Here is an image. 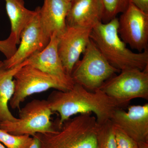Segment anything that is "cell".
<instances>
[{
  "instance_id": "cell-22",
  "label": "cell",
  "mask_w": 148,
  "mask_h": 148,
  "mask_svg": "<svg viewBox=\"0 0 148 148\" xmlns=\"http://www.w3.org/2000/svg\"><path fill=\"white\" fill-rule=\"evenodd\" d=\"M130 1L140 10L148 14V0H130Z\"/></svg>"
},
{
  "instance_id": "cell-24",
  "label": "cell",
  "mask_w": 148,
  "mask_h": 148,
  "mask_svg": "<svg viewBox=\"0 0 148 148\" xmlns=\"http://www.w3.org/2000/svg\"><path fill=\"white\" fill-rule=\"evenodd\" d=\"M138 148H148V142H139Z\"/></svg>"
},
{
  "instance_id": "cell-15",
  "label": "cell",
  "mask_w": 148,
  "mask_h": 148,
  "mask_svg": "<svg viewBox=\"0 0 148 148\" xmlns=\"http://www.w3.org/2000/svg\"><path fill=\"white\" fill-rule=\"evenodd\" d=\"M28 64V61L25 60L11 69H6L3 65L0 68V123L18 120L10 110L8 103L14 92V76L21 67Z\"/></svg>"
},
{
  "instance_id": "cell-5",
  "label": "cell",
  "mask_w": 148,
  "mask_h": 148,
  "mask_svg": "<svg viewBox=\"0 0 148 148\" xmlns=\"http://www.w3.org/2000/svg\"><path fill=\"white\" fill-rule=\"evenodd\" d=\"M53 112L47 100H33L19 110V117L15 122L0 123V129L12 135L34 136L37 133L55 132L51 121Z\"/></svg>"
},
{
  "instance_id": "cell-18",
  "label": "cell",
  "mask_w": 148,
  "mask_h": 148,
  "mask_svg": "<svg viewBox=\"0 0 148 148\" xmlns=\"http://www.w3.org/2000/svg\"><path fill=\"white\" fill-rule=\"evenodd\" d=\"M33 140L30 135H12L0 129V143L7 148H29Z\"/></svg>"
},
{
  "instance_id": "cell-6",
  "label": "cell",
  "mask_w": 148,
  "mask_h": 148,
  "mask_svg": "<svg viewBox=\"0 0 148 148\" xmlns=\"http://www.w3.org/2000/svg\"><path fill=\"white\" fill-rule=\"evenodd\" d=\"M100 89L123 108L135 98L148 99V68L123 70L105 82Z\"/></svg>"
},
{
  "instance_id": "cell-21",
  "label": "cell",
  "mask_w": 148,
  "mask_h": 148,
  "mask_svg": "<svg viewBox=\"0 0 148 148\" xmlns=\"http://www.w3.org/2000/svg\"><path fill=\"white\" fill-rule=\"evenodd\" d=\"M18 45L16 37L10 33L6 39L0 40V51L5 56L6 59H8L13 56L17 50Z\"/></svg>"
},
{
  "instance_id": "cell-16",
  "label": "cell",
  "mask_w": 148,
  "mask_h": 148,
  "mask_svg": "<svg viewBox=\"0 0 148 148\" xmlns=\"http://www.w3.org/2000/svg\"><path fill=\"white\" fill-rule=\"evenodd\" d=\"M7 13L10 20L11 32L19 44L21 33L36 13L25 7L24 0H5Z\"/></svg>"
},
{
  "instance_id": "cell-7",
  "label": "cell",
  "mask_w": 148,
  "mask_h": 148,
  "mask_svg": "<svg viewBox=\"0 0 148 148\" xmlns=\"http://www.w3.org/2000/svg\"><path fill=\"white\" fill-rule=\"evenodd\" d=\"M14 92L10 101L13 110H20L21 103L27 97L51 88L66 91L71 89L59 80L29 64L25 65L14 76Z\"/></svg>"
},
{
  "instance_id": "cell-3",
  "label": "cell",
  "mask_w": 148,
  "mask_h": 148,
  "mask_svg": "<svg viewBox=\"0 0 148 148\" xmlns=\"http://www.w3.org/2000/svg\"><path fill=\"white\" fill-rule=\"evenodd\" d=\"M100 125L91 113L67 120L52 133L36 134L41 148H97Z\"/></svg>"
},
{
  "instance_id": "cell-14",
  "label": "cell",
  "mask_w": 148,
  "mask_h": 148,
  "mask_svg": "<svg viewBox=\"0 0 148 148\" xmlns=\"http://www.w3.org/2000/svg\"><path fill=\"white\" fill-rule=\"evenodd\" d=\"M103 13L102 0H72L66 17V25L92 28L102 21Z\"/></svg>"
},
{
  "instance_id": "cell-13",
  "label": "cell",
  "mask_w": 148,
  "mask_h": 148,
  "mask_svg": "<svg viewBox=\"0 0 148 148\" xmlns=\"http://www.w3.org/2000/svg\"><path fill=\"white\" fill-rule=\"evenodd\" d=\"M70 5L68 0H44L42 6L39 7L40 22L48 39L54 34L59 38L65 32Z\"/></svg>"
},
{
  "instance_id": "cell-20",
  "label": "cell",
  "mask_w": 148,
  "mask_h": 148,
  "mask_svg": "<svg viewBox=\"0 0 148 148\" xmlns=\"http://www.w3.org/2000/svg\"><path fill=\"white\" fill-rule=\"evenodd\" d=\"M113 125L116 148H138V143L119 127L113 124Z\"/></svg>"
},
{
  "instance_id": "cell-23",
  "label": "cell",
  "mask_w": 148,
  "mask_h": 148,
  "mask_svg": "<svg viewBox=\"0 0 148 148\" xmlns=\"http://www.w3.org/2000/svg\"><path fill=\"white\" fill-rule=\"evenodd\" d=\"M32 144L29 148H41L40 142L39 138L35 135L33 136Z\"/></svg>"
},
{
  "instance_id": "cell-26",
  "label": "cell",
  "mask_w": 148,
  "mask_h": 148,
  "mask_svg": "<svg viewBox=\"0 0 148 148\" xmlns=\"http://www.w3.org/2000/svg\"><path fill=\"white\" fill-rule=\"evenodd\" d=\"M3 65V61H0V68Z\"/></svg>"
},
{
  "instance_id": "cell-1",
  "label": "cell",
  "mask_w": 148,
  "mask_h": 148,
  "mask_svg": "<svg viewBox=\"0 0 148 148\" xmlns=\"http://www.w3.org/2000/svg\"><path fill=\"white\" fill-rule=\"evenodd\" d=\"M47 101L52 112L59 114L58 128L73 116L87 113H93L98 124H103L116 110L122 108L100 88L90 92L77 83L67 91L54 90Z\"/></svg>"
},
{
  "instance_id": "cell-25",
  "label": "cell",
  "mask_w": 148,
  "mask_h": 148,
  "mask_svg": "<svg viewBox=\"0 0 148 148\" xmlns=\"http://www.w3.org/2000/svg\"><path fill=\"white\" fill-rule=\"evenodd\" d=\"M0 148H7L5 146L3 145L1 143H0Z\"/></svg>"
},
{
  "instance_id": "cell-27",
  "label": "cell",
  "mask_w": 148,
  "mask_h": 148,
  "mask_svg": "<svg viewBox=\"0 0 148 148\" xmlns=\"http://www.w3.org/2000/svg\"><path fill=\"white\" fill-rule=\"evenodd\" d=\"M68 1H72V0H68Z\"/></svg>"
},
{
  "instance_id": "cell-10",
  "label": "cell",
  "mask_w": 148,
  "mask_h": 148,
  "mask_svg": "<svg viewBox=\"0 0 148 148\" xmlns=\"http://www.w3.org/2000/svg\"><path fill=\"white\" fill-rule=\"evenodd\" d=\"M92 29L67 26L63 34L58 38V54L69 76L90 41Z\"/></svg>"
},
{
  "instance_id": "cell-19",
  "label": "cell",
  "mask_w": 148,
  "mask_h": 148,
  "mask_svg": "<svg viewBox=\"0 0 148 148\" xmlns=\"http://www.w3.org/2000/svg\"><path fill=\"white\" fill-rule=\"evenodd\" d=\"M97 148H116L113 125L110 120L100 125Z\"/></svg>"
},
{
  "instance_id": "cell-4",
  "label": "cell",
  "mask_w": 148,
  "mask_h": 148,
  "mask_svg": "<svg viewBox=\"0 0 148 148\" xmlns=\"http://www.w3.org/2000/svg\"><path fill=\"white\" fill-rule=\"evenodd\" d=\"M82 54L71 77L75 83L89 91L99 89L107 80L121 72L109 63L91 39Z\"/></svg>"
},
{
  "instance_id": "cell-12",
  "label": "cell",
  "mask_w": 148,
  "mask_h": 148,
  "mask_svg": "<svg viewBox=\"0 0 148 148\" xmlns=\"http://www.w3.org/2000/svg\"><path fill=\"white\" fill-rule=\"evenodd\" d=\"M59 39L54 34L47 46L26 59L28 64L57 79L72 88L75 83L66 73L58 51Z\"/></svg>"
},
{
  "instance_id": "cell-11",
  "label": "cell",
  "mask_w": 148,
  "mask_h": 148,
  "mask_svg": "<svg viewBox=\"0 0 148 148\" xmlns=\"http://www.w3.org/2000/svg\"><path fill=\"white\" fill-rule=\"evenodd\" d=\"M110 121L137 143L148 142V103L117 109Z\"/></svg>"
},
{
  "instance_id": "cell-17",
  "label": "cell",
  "mask_w": 148,
  "mask_h": 148,
  "mask_svg": "<svg viewBox=\"0 0 148 148\" xmlns=\"http://www.w3.org/2000/svg\"><path fill=\"white\" fill-rule=\"evenodd\" d=\"M103 13L102 22L107 23L124 12L129 6L130 0H102Z\"/></svg>"
},
{
  "instance_id": "cell-8",
  "label": "cell",
  "mask_w": 148,
  "mask_h": 148,
  "mask_svg": "<svg viewBox=\"0 0 148 148\" xmlns=\"http://www.w3.org/2000/svg\"><path fill=\"white\" fill-rule=\"evenodd\" d=\"M118 32L121 39L132 49H148V14L130 2L118 18Z\"/></svg>"
},
{
  "instance_id": "cell-2",
  "label": "cell",
  "mask_w": 148,
  "mask_h": 148,
  "mask_svg": "<svg viewBox=\"0 0 148 148\" xmlns=\"http://www.w3.org/2000/svg\"><path fill=\"white\" fill-rule=\"evenodd\" d=\"M118 18L107 23L98 22L92 27L90 38L109 63L121 71L148 68V50L135 53L130 50L118 32Z\"/></svg>"
},
{
  "instance_id": "cell-9",
  "label": "cell",
  "mask_w": 148,
  "mask_h": 148,
  "mask_svg": "<svg viewBox=\"0 0 148 148\" xmlns=\"http://www.w3.org/2000/svg\"><path fill=\"white\" fill-rule=\"evenodd\" d=\"M39 8L36 13L21 33L19 47L12 57L3 61V66L11 69L24 62L30 56L41 51L47 45L50 40L45 36L40 22Z\"/></svg>"
}]
</instances>
